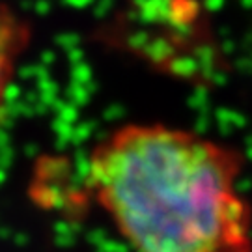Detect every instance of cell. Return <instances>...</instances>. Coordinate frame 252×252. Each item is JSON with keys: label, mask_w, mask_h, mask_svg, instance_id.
I'll use <instances>...</instances> for the list:
<instances>
[{"label": "cell", "mask_w": 252, "mask_h": 252, "mask_svg": "<svg viewBox=\"0 0 252 252\" xmlns=\"http://www.w3.org/2000/svg\"><path fill=\"white\" fill-rule=\"evenodd\" d=\"M243 164L189 129L126 124L94 146L86 187L135 252H252Z\"/></svg>", "instance_id": "obj_1"}, {"label": "cell", "mask_w": 252, "mask_h": 252, "mask_svg": "<svg viewBox=\"0 0 252 252\" xmlns=\"http://www.w3.org/2000/svg\"><path fill=\"white\" fill-rule=\"evenodd\" d=\"M32 21L13 4L0 0V108L15 79L19 62L32 43Z\"/></svg>", "instance_id": "obj_2"}]
</instances>
